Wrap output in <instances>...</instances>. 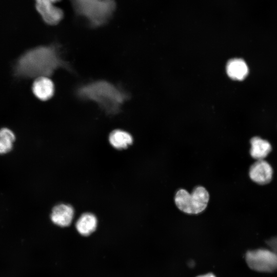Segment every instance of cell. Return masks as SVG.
<instances>
[{
	"label": "cell",
	"mask_w": 277,
	"mask_h": 277,
	"mask_svg": "<svg viewBox=\"0 0 277 277\" xmlns=\"http://www.w3.org/2000/svg\"><path fill=\"white\" fill-rule=\"evenodd\" d=\"M62 68L72 71L69 64L63 60L56 44L39 46L25 52L18 60L15 71L19 76L35 78L52 76Z\"/></svg>",
	"instance_id": "obj_1"
},
{
	"label": "cell",
	"mask_w": 277,
	"mask_h": 277,
	"mask_svg": "<svg viewBox=\"0 0 277 277\" xmlns=\"http://www.w3.org/2000/svg\"><path fill=\"white\" fill-rule=\"evenodd\" d=\"M80 99L96 103L108 115L119 113L121 105L127 98L119 87L106 80H96L81 85L76 90Z\"/></svg>",
	"instance_id": "obj_2"
},
{
	"label": "cell",
	"mask_w": 277,
	"mask_h": 277,
	"mask_svg": "<svg viewBox=\"0 0 277 277\" xmlns=\"http://www.w3.org/2000/svg\"><path fill=\"white\" fill-rule=\"evenodd\" d=\"M76 11L88 20L91 27L105 24L115 7L114 0H73Z\"/></svg>",
	"instance_id": "obj_3"
},
{
	"label": "cell",
	"mask_w": 277,
	"mask_h": 277,
	"mask_svg": "<svg viewBox=\"0 0 277 277\" xmlns=\"http://www.w3.org/2000/svg\"><path fill=\"white\" fill-rule=\"evenodd\" d=\"M209 199L207 190L199 186L190 194L185 189H180L175 196V203L181 211L189 214H197L205 209Z\"/></svg>",
	"instance_id": "obj_4"
},
{
	"label": "cell",
	"mask_w": 277,
	"mask_h": 277,
	"mask_svg": "<svg viewBox=\"0 0 277 277\" xmlns=\"http://www.w3.org/2000/svg\"><path fill=\"white\" fill-rule=\"evenodd\" d=\"M250 268L262 272H271L277 270V254L272 250L259 248L248 250L245 255Z\"/></svg>",
	"instance_id": "obj_5"
},
{
	"label": "cell",
	"mask_w": 277,
	"mask_h": 277,
	"mask_svg": "<svg viewBox=\"0 0 277 277\" xmlns=\"http://www.w3.org/2000/svg\"><path fill=\"white\" fill-rule=\"evenodd\" d=\"M37 11L45 23L50 25H55L62 20L64 13L62 10L53 4L61 0H35Z\"/></svg>",
	"instance_id": "obj_6"
},
{
	"label": "cell",
	"mask_w": 277,
	"mask_h": 277,
	"mask_svg": "<svg viewBox=\"0 0 277 277\" xmlns=\"http://www.w3.org/2000/svg\"><path fill=\"white\" fill-rule=\"evenodd\" d=\"M249 175L254 182L265 185L271 181L273 169L270 164L264 160H257L250 166Z\"/></svg>",
	"instance_id": "obj_7"
},
{
	"label": "cell",
	"mask_w": 277,
	"mask_h": 277,
	"mask_svg": "<svg viewBox=\"0 0 277 277\" xmlns=\"http://www.w3.org/2000/svg\"><path fill=\"white\" fill-rule=\"evenodd\" d=\"M74 213V209L71 205L60 204L52 209L51 220L53 223L59 226L67 227L71 223Z\"/></svg>",
	"instance_id": "obj_8"
},
{
	"label": "cell",
	"mask_w": 277,
	"mask_h": 277,
	"mask_svg": "<svg viewBox=\"0 0 277 277\" xmlns=\"http://www.w3.org/2000/svg\"><path fill=\"white\" fill-rule=\"evenodd\" d=\"M32 90L34 95L43 101L51 98L54 93V85L48 77H39L34 81Z\"/></svg>",
	"instance_id": "obj_9"
},
{
	"label": "cell",
	"mask_w": 277,
	"mask_h": 277,
	"mask_svg": "<svg viewBox=\"0 0 277 277\" xmlns=\"http://www.w3.org/2000/svg\"><path fill=\"white\" fill-rule=\"evenodd\" d=\"M248 67L242 58H235L229 60L226 65L228 76L232 80L242 81L248 74Z\"/></svg>",
	"instance_id": "obj_10"
},
{
	"label": "cell",
	"mask_w": 277,
	"mask_h": 277,
	"mask_svg": "<svg viewBox=\"0 0 277 277\" xmlns=\"http://www.w3.org/2000/svg\"><path fill=\"white\" fill-rule=\"evenodd\" d=\"M251 148L250 154L257 160H264L272 150L270 143L259 136H254L250 141Z\"/></svg>",
	"instance_id": "obj_11"
},
{
	"label": "cell",
	"mask_w": 277,
	"mask_h": 277,
	"mask_svg": "<svg viewBox=\"0 0 277 277\" xmlns=\"http://www.w3.org/2000/svg\"><path fill=\"white\" fill-rule=\"evenodd\" d=\"M97 221L96 216L91 213L82 214L76 223V228L82 235L88 236L96 228Z\"/></svg>",
	"instance_id": "obj_12"
},
{
	"label": "cell",
	"mask_w": 277,
	"mask_h": 277,
	"mask_svg": "<svg viewBox=\"0 0 277 277\" xmlns=\"http://www.w3.org/2000/svg\"><path fill=\"white\" fill-rule=\"evenodd\" d=\"M109 141L114 148L123 149L127 148L132 144L133 138L128 132L120 129H115L110 133Z\"/></svg>",
	"instance_id": "obj_13"
},
{
	"label": "cell",
	"mask_w": 277,
	"mask_h": 277,
	"mask_svg": "<svg viewBox=\"0 0 277 277\" xmlns=\"http://www.w3.org/2000/svg\"><path fill=\"white\" fill-rule=\"evenodd\" d=\"M15 140L13 132L10 129L4 128L0 130V154L9 152Z\"/></svg>",
	"instance_id": "obj_14"
},
{
	"label": "cell",
	"mask_w": 277,
	"mask_h": 277,
	"mask_svg": "<svg viewBox=\"0 0 277 277\" xmlns=\"http://www.w3.org/2000/svg\"><path fill=\"white\" fill-rule=\"evenodd\" d=\"M266 243L270 249L277 254V236L268 240Z\"/></svg>",
	"instance_id": "obj_15"
},
{
	"label": "cell",
	"mask_w": 277,
	"mask_h": 277,
	"mask_svg": "<svg viewBox=\"0 0 277 277\" xmlns=\"http://www.w3.org/2000/svg\"><path fill=\"white\" fill-rule=\"evenodd\" d=\"M197 277H216L213 274L209 273L202 275H200Z\"/></svg>",
	"instance_id": "obj_16"
}]
</instances>
